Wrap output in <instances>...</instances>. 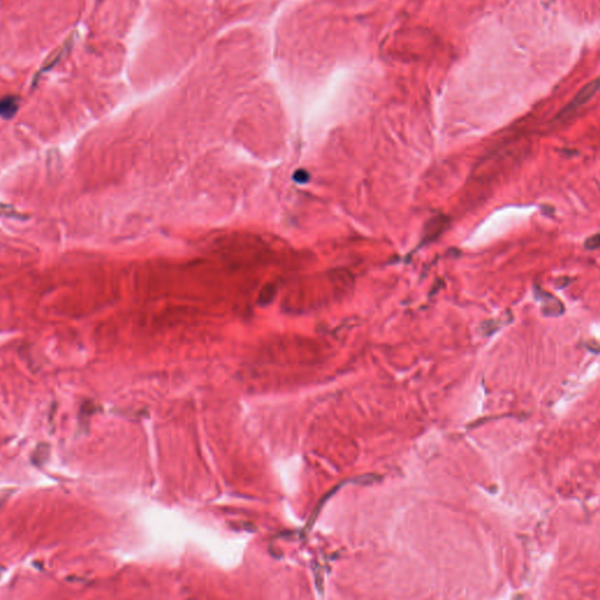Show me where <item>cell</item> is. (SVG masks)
Instances as JSON below:
<instances>
[{"mask_svg": "<svg viewBox=\"0 0 600 600\" xmlns=\"http://www.w3.org/2000/svg\"><path fill=\"white\" fill-rule=\"evenodd\" d=\"M535 296L537 299L542 301V304H543L542 312H543L545 317H557V315H561L563 312H564L563 304L559 300L556 299V298L552 297L550 293L542 292V291L540 292L538 287H536Z\"/></svg>", "mask_w": 600, "mask_h": 600, "instance_id": "3", "label": "cell"}, {"mask_svg": "<svg viewBox=\"0 0 600 600\" xmlns=\"http://www.w3.org/2000/svg\"><path fill=\"white\" fill-rule=\"evenodd\" d=\"M16 110V104L11 99L6 101H0V114L5 116H12Z\"/></svg>", "mask_w": 600, "mask_h": 600, "instance_id": "5", "label": "cell"}, {"mask_svg": "<svg viewBox=\"0 0 600 600\" xmlns=\"http://www.w3.org/2000/svg\"><path fill=\"white\" fill-rule=\"evenodd\" d=\"M49 446L46 443H40L32 455V461L35 466H42L48 460Z\"/></svg>", "mask_w": 600, "mask_h": 600, "instance_id": "4", "label": "cell"}, {"mask_svg": "<svg viewBox=\"0 0 600 600\" xmlns=\"http://www.w3.org/2000/svg\"><path fill=\"white\" fill-rule=\"evenodd\" d=\"M597 90H598V80H595L593 82L586 84V86L583 88L581 91H579L577 95L575 96V99L572 100L571 102L561 111L559 117L565 116V115H570L572 111L578 109L579 107L584 106L588 101H590L593 96H595Z\"/></svg>", "mask_w": 600, "mask_h": 600, "instance_id": "2", "label": "cell"}, {"mask_svg": "<svg viewBox=\"0 0 600 600\" xmlns=\"http://www.w3.org/2000/svg\"><path fill=\"white\" fill-rule=\"evenodd\" d=\"M449 224L450 218L448 216H445L441 213V215L432 217V218L428 219V222L425 224V228H423L421 244H420V245H426V244L433 243L434 240H436L447 229H448Z\"/></svg>", "mask_w": 600, "mask_h": 600, "instance_id": "1", "label": "cell"}, {"mask_svg": "<svg viewBox=\"0 0 600 600\" xmlns=\"http://www.w3.org/2000/svg\"><path fill=\"white\" fill-rule=\"evenodd\" d=\"M599 245H600V236L598 235V233H595L593 236L589 237V238L586 239L584 243L585 249L590 250V251L597 250L599 247Z\"/></svg>", "mask_w": 600, "mask_h": 600, "instance_id": "6", "label": "cell"}]
</instances>
